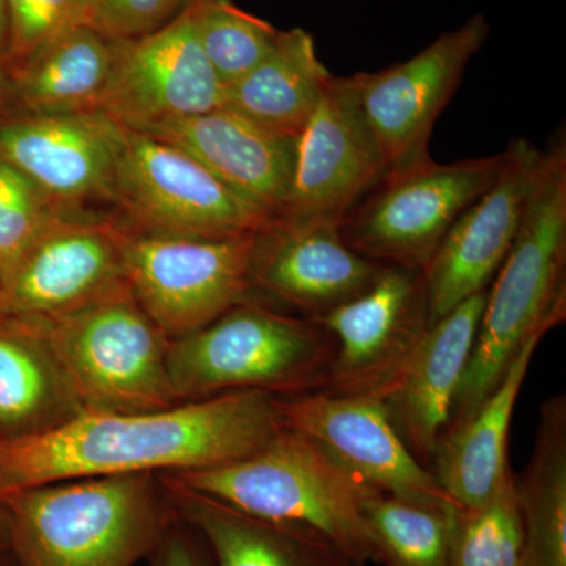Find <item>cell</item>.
<instances>
[{
    "label": "cell",
    "instance_id": "1",
    "mask_svg": "<svg viewBox=\"0 0 566 566\" xmlns=\"http://www.w3.org/2000/svg\"><path fill=\"white\" fill-rule=\"evenodd\" d=\"M277 397L222 394L144 412H84L0 442V495L95 476L177 474L243 460L283 430Z\"/></svg>",
    "mask_w": 566,
    "mask_h": 566
},
{
    "label": "cell",
    "instance_id": "2",
    "mask_svg": "<svg viewBox=\"0 0 566 566\" xmlns=\"http://www.w3.org/2000/svg\"><path fill=\"white\" fill-rule=\"evenodd\" d=\"M565 316L566 142L560 136L543 150L520 232L486 292L446 433L474 415L528 338L546 335Z\"/></svg>",
    "mask_w": 566,
    "mask_h": 566
},
{
    "label": "cell",
    "instance_id": "3",
    "mask_svg": "<svg viewBox=\"0 0 566 566\" xmlns=\"http://www.w3.org/2000/svg\"><path fill=\"white\" fill-rule=\"evenodd\" d=\"M18 566H134L177 520L158 474L70 480L0 495Z\"/></svg>",
    "mask_w": 566,
    "mask_h": 566
},
{
    "label": "cell",
    "instance_id": "4",
    "mask_svg": "<svg viewBox=\"0 0 566 566\" xmlns=\"http://www.w3.org/2000/svg\"><path fill=\"white\" fill-rule=\"evenodd\" d=\"M334 354L333 335L315 319L245 300L170 340L167 370L178 403L243 390L289 397L323 392Z\"/></svg>",
    "mask_w": 566,
    "mask_h": 566
},
{
    "label": "cell",
    "instance_id": "5",
    "mask_svg": "<svg viewBox=\"0 0 566 566\" xmlns=\"http://www.w3.org/2000/svg\"><path fill=\"white\" fill-rule=\"evenodd\" d=\"M161 475L249 515L318 532L356 566L375 562L363 506L370 486L289 428L243 460Z\"/></svg>",
    "mask_w": 566,
    "mask_h": 566
},
{
    "label": "cell",
    "instance_id": "6",
    "mask_svg": "<svg viewBox=\"0 0 566 566\" xmlns=\"http://www.w3.org/2000/svg\"><path fill=\"white\" fill-rule=\"evenodd\" d=\"M36 319L85 412L178 405L167 370L170 338L129 286L70 314Z\"/></svg>",
    "mask_w": 566,
    "mask_h": 566
},
{
    "label": "cell",
    "instance_id": "7",
    "mask_svg": "<svg viewBox=\"0 0 566 566\" xmlns=\"http://www.w3.org/2000/svg\"><path fill=\"white\" fill-rule=\"evenodd\" d=\"M504 151L439 164L423 159L389 170L345 216L340 233L378 264L423 271L457 219L493 186Z\"/></svg>",
    "mask_w": 566,
    "mask_h": 566
},
{
    "label": "cell",
    "instance_id": "8",
    "mask_svg": "<svg viewBox=\"0 0 566 566\" xmlns=\"http://www.w3.org/2000/svg\"><path fill=\"white\" fill-rule=\"evenodd\" d=\"M111 200L125 211L126 229L147 234L229 240L274 223L188 151L129 129Z\"/></svg>",
    "mask_w": 566,
    "mask_h": 566
},
{
    "label": "cell",
    "instance_id": "9",
    "mask_svg": "<svg viewBox=\"0 0 566 566\" xmlns=\"http://www.w3.org/2000/svg\"><path fill=\"white\" fill-rule=\"evenodd\" d=\"M120 227L123 274L133 296L170 340L196 333L251 300V237H166Z\"/></svg>",
    "mask_w": 566,
    "mask_h": 566
},
{
    "label": "cell",
    "instance_id": "10",
    "mask_svg": "<svg viewBox=\"0 0 566 566\" xmlns=\"http://www.w3.org/2000/svg\"><path fill=\"white\" fill-rule=\"evenodd\" d=\"M387 170L353 76L331 74L311 120L297 136L292 189L277 221L340 227Z\"/></svg>",
    "mask_w": 566,
    "mask_h": 566
},
{
    "label": "cell",
    "instance_id": "11",
    "mask_svg": "<svg viewBox=\"0 0 566 566\" xmlns=\"http://www.w3.org/2000/svg\"><path fill=\"white\" fill-rule=\"evenodd\" d=\"M488 36L490 24L482 14H475L455 31L442 33L409 61L378 73L354 74L357 98L387 169L430 158L428 144L434 123Z\"/></svg>",
    "mask_w": 566,
    "mask_h": 566
},
{
    "label": "cell",
    "instance_id": "12",
    "mask_svg": "<svg viewBox=\"0 0 566 566\" xmlns=\"http://www.w3.org/2000/svg\"><path fill=\"white\" fill-rule=\"evenodd\" d=\"M315 322L335 340L323 392L381 400L430 327L423 273L382 264L364 293Z\"/></svg>",
    "mask_w": 566,
    "mask_h": 566
},
{
    "label": "cell",
    "instance_id": "13",
    "mask_svg": "<svg viewBox=\"0 0 566 566\" xmlns=\"http://www.w3.org/2000/svg\"><path fill=\"white\" fill-rule=\"evenodd\" d=\"M226 93L186 6L158 31L114 43L99 109L123 128L144 133L175 118L218 109L226 104Z\"/></svg>",
    "mask_w": 566,
    "mask_h": 566
},
{
    "label": "cell",
    "instance_id": "14",
    "mask_svg": "<svg viewBox=\"0 0 566 566\" xmlns=\"http://www.w3.org/2000/svg\"><path fill=\"white\" fill-rule=\"evenodd\" d=\"M277 408L283 427L314 442L371 490L455 504L405 444L379 398L308 392L277 397Z\"/></svg>",
    "mask_w": 566,
    "mask_h": 566
},
{
    "label": "cell",
    "instance_id": "15",
    "mask_svg": "<svg viewBox=\"0 0 566 566\" xmlns=\"http://www.w3.org/2000/svg\"><path fill=\"white\" fill-rule=\"evenodd\" d=\"M504 155L497 180L457 219L423 268L430 326L485 292L515 243L543 150L517 139Z\"/></svg>",
    "mask_w": 566,
    "mask_h": 566
},
{
    "label": "cell",
    "instance_id": "16",
    "mask_svg": "<svg viewBox=\"0 0 566 566\" xmlns=\"http://www.w3.org/2000/svg\"><path fill=\"white\" fill-rule=\"evenodd\" d=\"M118 232L80 214L54 223L6 274L0 315L55 318L126 289Z\"/></svg>",
    "mask_w": 566,
    "mask_h": 566
},
{
    "label": "cell",
    "instance_id": "17",
    "mask_svg": "<svg viewBox=\"0 0 566 566\" xmlns=\"http://www.w3.org/2000/svg\"><path fill=\"white\" fill-rule=\"evenodd\" d=\"M126 128L103 109L24 114L0 122V158L65 210L111 200Z\"/></svg>",
    "mask_w": 566,
    "mask_h": 566
},
{
    "label": "cell",
    "instance_id": "18",
    "mask_svg": "<svg viewBox=\"0 0 566 566\" xmlns=\"http://www.w3.org/2000/svg\"><path fill=\"white\" fill-rule=\"evenodd\" d=\"M381 268L354 252L338 226L275 221L255 234L251 285L318 319L364 293Z\"/></svg>",
    "mask_w": 566,
    "mask_h": 566
},
{
    "label": "cell",
    "instance_id": "19",
    "mask_svg": "<svg viewBox=\"0 0 566 566\" xmlns=\"http://www.w3.org/2000/svg\"><path fill=\"white\" fill-rule=\"evenodd\" d=\"M486 292L469 297L428 327L381 398L395 430L428 469L452 417L479 333Z\"/></svg>",
    "mask_w": 566,
    "mask_h": 566
},
{
    "label": "cell",
    "instance_id": "20",
    "mask_svg": "<svg viewBox=\"0 0 566 566\" xmlns=\"http://www.w3.org/2000/svg\"><path fill=\"white\" fill-rule=\"evenodd\" d=\"M142 134L188 151L245 202L274 222L281 218L292 189L297 137L270 132L227 106Z\"/></svg>",
    "mask_w": 566,
    "mask_h": 566
},
{
    "label": "cell",
    "instance_id": "21",
    "mask_svg": "<svg viewBox=\"0 0 566 566\" xmlns=\"http://www.w3.org/2000/svg\"><path fill=\"white\" fill-rule=\"evenodd\" d=\"M543 337L545 334L528 338L474 415L447 431L436 447L430 471L458 506H482L512 474L509 463L510 424Z\"/></svg>",
    "mask_w": 566,
    "mask_h": 566
},
{
    "label": "cell",
    "instance_id": "22",
    "mask_svg": "<svg viewBox=\"0 0 566 566\" xmlns=\"http://www.w3.org/2000/svg\"><path fill=\"white\" fill-rule=\"evenodd\" d=\"M159 476L175 515L202 536L216 566H356L318 532L249 515Z\"/></svg>",
    "mask_w": 566,
    "mask_h": 566
},
{
    "label": "cell",
    "instance_id": "23",
    "mask_svg": "<svg viewBox=\"0 0 566 566\" xmlns=\"http://www.w3.org/2000/svg\"><path fill=\"white\" fill-rule=\"evenodd\" d=\"M84 412L39 319L0 315V442L50 433Z\"/></svg>",
    "mask_w": 566,
    "mask_h": 566
},
{
    "label": "cell",
    "instance_id": "24",
    "mask_svg": "<svg viewBox=\"0 0 566 566\" xmlns=\"http://www.w3.org/2000/svg\"><path fill=\"white\" fill-rule=\"evenodd\" d=\"M329 77L311 33L300 28L279 31L263 61L227 87L223 106L270 132L297 137L311 120Z\"/></svg>",
    "mask_w": 566,
    "mask_h": 566
},
{
    "label": "cell",
    "instance_id": "25",
    "mask_svg": "<svg viewBox=\"0 0 566 566\" xmlns=\"http://www.w3.org/2000/svg\"><path fill=\"white\" fill-rule=\"evenodd\" d=\"M114 63V41L76 25L10 65L13 99L31 114L99 109Z\"/></svg>",
    "mask_w": 566,
    "mask_h": 566
},
{
    "label": "cell",
    "instance_id": "26",
    "mask_svg": "<svg viewBox=\"0 0 566 566\" xmlns=\"http://www.w3.org/2000/svg\"><path fill=\"white\" fill-rule=\"evenodd\" d=\"M524 527L521 566H566V398L542 406L534 452L515 475Z\"/></svg>",
    "mask_w": 566,
    "mask_h": 566
},
{
    "label": "cell",
    "instance_id": "27",
    "mask_svg": "<svg viewBox=\"0 0 566 566\" xmlns=\"http://www.w3.org/2000/svg\"><path fill=\"white\" fill-rule=\"evenodd\" d=\"M375 562L385 566H450L455 504H430L368 488L363 501Z\"/></svg>",
    "mask_w": 566,
    "mask_h": 566
},
{
    "label": "cell",
    "instance_id": "28",
    "mask_svg": "<svg viewBox=\"0 0 566 566\" xmlns=\"http://www.w3.org/2000/svg\"><path fill=\"white\" fill-rule=\"evenodd\" d=\"M188 10L200 46L226 88L255 69L279 35L270 22L230 0H191Z\"/></svg>",
    "mask_w": 566,
    "mask_h": 566
},
{
    "label": "cell",
    "instance_id": "29",
    "mask_svg": "<svg viewBox=\"0 0 566 566\" xmlns=\"http://www.w3.org/2000/svg\"><path fill=\"white\" fill-rule=\"evenodd\" d=\"M523 553V517L512 472L482 506H457L450 566H521Z\"/></svg>",
    "mask_w": 566,
    "mask_h": 566
},
{
    "label": "cell",
    "instance_id": "30",
    "mask_svg": "<svg viewBox=\"0 0 566 566\" xmlns=\"http://www.w3.org/2000/svg\"><path fill=\"white\" fill-rule=\"evenodd\" d=\"M73 212L59 207L21 170L0 158V268L3 274L22 253Z\"/></svg>",
    "mask_w": 566,
    "mask_h": 566
},
{
    "label": "cell",
    "instance_id": "31",
    "mask_svg": "<svg viewBox=\"0 0 566 566\" xmlns=\"http://www.w3.org/2000/svg\"><path fill=\"white\" fill-rule=\"evenodd\" d=\"M10 46L6 65L24 61L54 36L88 24L91 0H6Z\"/></svg>",
    "mask_w": 566,
    "mask_h": 566
},
{
    "label": "cell",
    "instance_id": "32",
    "mask_svg": "<svg viewBox=\"0 0 566 566\" xmlns=\"http://www.w3.org/2000/svg\"><path fill=\"white\" fill-rule=\"evenodd\" d=\"M191 0H91L88 25L114 41L134 40L172 21Z\"/></svg>",
    "mask_w": 566,
    "mask_h": 566
},
{
    "label": "cell",
    "instance_id": "33",
    "mask_svg": "<svg viewBox=\"0 0 566 566\" xmlns=\"http://www.w3.org/2000/svg\"><path fill=\"white\" fill-rule=\"evenodd\" d=\"M150 557L151 566H210L203 551L185 527L178 526L177 520L167 528Z\"/></svg>",
    "mask_w": 566,
    "mask_h": 566
},
{
    "label": "cell",
    "instance_id": "34",
    "mask_svg": "<svg viewBox=\"0 0 566 566\" xmlns=\"http://www.w3.org/2000/svg\"><path fill=\"white\" fill-rule=\"evenodd\" d=\"M10 46L9 11L6 0H0V62H6Z\"/></svg>",
    "mask_w": 566,
    "mask_h": 566
},
{
    "label": "cell",
    "instance_id": "35",
    "mask_svg": "<svg viewBox=\"0 0 566 566\" xmlns=\"http://www.w3.org/2000/svg\"><path fill=\"white\" fill-rule=\"evenodd\" d=\"M10 102H13V82H11L9 66L0 62V111Z\"/></svg>",
    "mask_w": 566,
    "mask_h": 566
},
{
    "label": "cell",
    "instance_id": "36",
    "mask_svg": "<svg viewBox=\"0 0 566 566\" xmlns=\"http://www.w3.org/2000/svg\"><path fill=\"white\" fill-rule=\"evenodd\" d=\"M3 281H6V274H3V270L0 268V294H2Z\"/></svg>",
    "mask_w": 566,
    "mask_h": 566
},
{
    "label": "cell",
    "instance_id": "37",
    "mask_svg": "<svg viewBox=\"0 0 566 566\" xmlns=\"http://www.w3.org/2000/svg\"><path fill=\"white\" fill-rule=\"evenodd\" d=\"M0 532H2V534H3L2 512H0Z\"/></svg>",
    "mask_w": 566,
    "mask_h": 566
}]
</instances>
